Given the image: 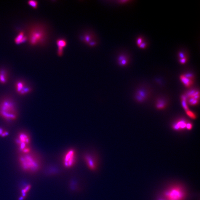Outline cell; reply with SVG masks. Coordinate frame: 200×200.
Masks as SVG:
<instances>
[{"instance_id":"f1b7e54d","label":"cell","mask_w":200,"mask_h":200,"mask_svg":"<svg viewBox=\"0 0 200 200\" xmlns=\"http://www.w3.org/2000/svg\"><path fill=\"white\" fill-rule=\"evenodd\" d=\"M146 44L145 42H142L138 47L141 49H144L146 47Z\"/></svg>"},{"instance_id":"8fae6325","label":"cell","mask_w":200,"mask_h":200,"mask_svg":"<svg viewBox=\"0 0 200 200\" xmlns=\"http://www.w3.org/2000/svg\"><path fill=\"white\" fill-rule=\"evenodd\" d=\"M188 122L186 120H179L173 124L172 127L174 130H184L186 129V125Z\"/></svg>"},{"instance_id":"83f0119b","label":"cell","mask_w":200,"mask_h":200,"mask_svg":"<svg viewBox=\"0 0 200 200\" xmlns=\"http://www.w3.org/2000/svg\"><path fill=\"white\" fill-rule=\"evenodd\" d=\"M142 38L141 37H139V38H137V41H136V43H137V44L138 46H139L142 44Z\"/></svg>"},{"instance_id":"7a4b0ae2","label":"cell","mask_w":200,"mask_h":200,"mask_svg":"<svg viewBox=\"0 0 200 200\" xmlns=\"http://www.w3.org/2000/svg\"><path fill=\"white\" fill-rule=\"evenodd\" d=\"M18 116L16 104L12 99L5 97L0 100V117L2 119L10 122L15 121Z\"/></svg>"},{"instance_id":"f546056e","label":"cell","mask_w":200,"mask_h":200,"mask_svg":"<svg viewBox=\"0 0 200 200\" xmlns=\"http://www.w3.org/2000/svg\"><path fill=\"white\" fill-rule=\"evenodd\" d=\"M119 2L120 3V4H124V3H125V2L127 3V2H128V1H119Z\"/></svg>"},{"instance_id":"484cf974","label":"cell","mask_w":200,"mask_h":200,"mask_svg":"<svg viewBox=\"0 0 200 200\" xmlns=\"http://www.w3.org/2000/svg\"><path fill=\"white\" fill-rule=\"evenodd\" d=\"M27 41H28L27 37V36H25L23 37V38L21 40V41H19V44H22V43L25 42Z\"/></svg>"},{"instance_id":"5bb4252c","label":"cell","mask_w":200,"mask_h":200,"mask_svg":"<svg viewBox=\"0 0 200 200\" xmlns=\"http://www.w3.org/2000/svg\"><path fill=\"white\" fill-rule=\"evenodd\" d=\"M118 64L120 66H125L128 63V59H127V56L124 55H120L118 58Z\"/></svg>"},{"instance_id":"8992f818","label":"cell","mask_w":200,"mask_h":200,"mask_svg":"<svg viewBox=\"0 0 200 200\" xmlns=\"http://www.w3.org/2000/svg\"><path fill=\"white\" fill-rule=\"evenodd\" d=\"M15 87L16 92L21 95H25L31 92L32 89L27 85L26 83L22 80H19L16 81Z\"/></svg>"},{"instance_id":"7c38bea8","label":"cell","mask_w":200,"mask_h":200,"mask_svg":"<svg viewBox=\"0 0 200 200\" xmlns=\"http://www.w3.org/2000/svg\"><path fill=\"white\" fill-rule=\"evenodd\" d=\"M184 95L186 96V98H193L200 100V92L198 90L194 89L190 90Z\"/></svg>"},{"instance_id":"5b68a950","label":"cell","mask_w":200,"mask_h":200,"mask_svg":"<svg viewBox=\"0 0 200 200\" xmlns=\"http://www.w3.org/2000/svg\"><path fill=\"white\" fill-rule=\"evenodd\" d=\"M76 152L75 150L71 148L66 151L63 159L64 166L66 168H71L75 164L76 161Z\"/></svg>"},{"instance_id":"2e32d148","label":"cell","mask_w":200,"mask_h":200,"mask_svg":"<svg viewBox=\"0 0 200 200\" xmlns=\"http://www.w3.org/2000/svg\"><path fill=\"white\" fill-rule=\"evenodd\" d=\"M147 95L143 90H139L136 95V98L139 101H142L146 98Z\"/></svg>"},{"instance_id":"52a82bcc","label":"cell","mask_w":200,"mask_h":200,"mask_svg":"<svg viewBox=\"0 0 200 200\" xmlns=\"http://www.w3.org/2000/svg\"><path fill=\"white\" fill-rule=\"evenodd\" d=\"M180 79L185 87L189 88L193 84L194 76L193 74L188 73L181 75Z\"/></svg>"},{"instance_id":"9a60e30c","label":"cell","mask_w":200,"mask_h":200,"mask_svg":"<svg viewBox=\"0 0 200 200\" xmlns=\"http://www.w3.org/2000/svg\"><path fill=\"white\" fill-rule=\"evenodd\" d=\"M56 44L57 46V48L64 49L67 45V41L64 38H59L56 40Z\"/></svg>"},{"instance_id":"277c9868","label":"cell","mask_w":200,"mask_h":200,"mask_svg":"<svg viewBox=\"0 0 200 200\" xmlns=\"http://www.w3.org/2000/svg\"><path fill=\"white\" fill-rule=\"evenodd\" d=\"M185 196V192L182 188L174 186L166 191L164 193L165 199L164 200H183Z\"/></svg>"},{"instance_id":"7402d4cb","label":"cell","mask_w":200,"mask_h":200,"mask_svg":"<svg viewBox=\"0 0 200 200\" xmlns=\"http://www.w3.org/2000/svg\"><path fill=\"white\" fill-rule=\"evenodd\" d=\"M28 4L33 7L34 9H36L38 7V1H28Z\"/></svg>"},{"instance_id":"4316f807","label":"cell","mask_w":200,"mask_h":200,"mask_svg":"<svg viewBox=\"0 0 200 200\" xmlns=\"http://www.w3.org/2000/svg\"><path fill=\"white\" fill-rule=\"evenodd\" d=\"M187 60V57H186L184 58L183 59H179V62H180V63L183 64L186 63Z\"/></svg>"},{"instance_id":"9c48e42d","label":"cell","mask_w":200,"mask_h":200,"mask_svg":"<svg viewBox=\"0 0 200 200\" xmlns=\"http://www.w3.org/2000/svg\"><path fill=\"white\" fill-rule=\"evenodd\" d=\"M84 161L89 168L92 170L96 169L97 164L95 159L92 155L90 154H87L84 157Z\"/></svg>"},{"instance_id":"4fadbf2b","label":"cell","mask_w":200,"mask_h":200,"mask_svg":"<svg viewBox=\"0 0 200 200\" xmlns=\"http://www.w3.org/2000/svg\"><path fill=\"white\" fill-rule=\"evenodd\" d=\"M8 73L5 70L1 69L0 70V83L4 84L8 81Z\"/></svg>"},{"instance_id":"30bf717a","label":"cell","mask_w":200,"mask_h":200,"mask_svg":"<svg viewBox=\"0 0 200 200\" xmlns=\"http://www.w3.org/2000/svg\"><path fill=\"white\" fill-rule=\"evenodd\" d=\"M81 41L87 45L92 41H97L96 40V35L93 33L88 32L85 33L81 36Z\"/></svg>"},{"instance_id":"ba28073f","label":"cell","mask_w":200,"mask_h":200,"mask_svg":"<svg viewBox=\"0 0 200 200\" xmlns=\"http://www.w3.org/2000/svg\"><path fill=\"white\" fill-rule=\"evenodd\" d=\"M20 143L29 146L31 142V138L29 134L25 131H21L18 133L17 137L15 139Z\"/></svg>"},{"instance_id":"e0dca14e","label":"cell","mask_w":200,"mask_h":200,"mask_svg":"<svg viewBox=\"0 0 200 200\" xmlns=\"http://www.w3.org/2000/svg\"><path fill=\"white\" fill-rule=\"evenodd\" d=\"M181 100L182 106L185 112L189 110V107H188V104L187 103L186 97L184 94L182 95L181 96Z\"/></svg>"},{"instance_id":"6da1fadb","label":"cell","mask_w":200,"mask_h":200,"mask_svg":"<svg viewBox=\"0 0 200 200\" xmlns=\"http://www.w3.org/2000/svg\"><path fill=\"white\" fill-rule=\"evenodd\" d=\"M18 161L22 169L26 172L36 173L41 169V161L39 157L36 154L32 152L26 154L20 153Z\"/></svg>"},{"instance_id":"3957f363","label":"cell","mask_w":200,"mask_h":200,"mask_svg":"<svg viewBox=\"0 0 200 200\" xmlns=\"http://www.w3.org/2000/svg\"><path fill=\"white\" fill-rule=\"evenodd\" d=\"M27 37L31 45H43L47 42L48 33L47 29L42 25H34L29 28Z\"/></svg>"},{"instance_id":"d6986e66","label":"cell","mask_w":200,"mask_h":200,"mask_svg":"<svg viewBox=\"0 0 200 200\" xmlns=\"http://www.w3.org/2000/svg\"><path fill=\"white\" fill-rule=\"evenodd\" d=\"M25 36V33L23 31H21L17 36L15 38L14 40L16 44H19V43L22 39Z\"/></svg>"},{"instance_id":"44dd1931","label":"cell","mask_w":200,"mask_h":200,"mask_svg":"<svg viewBox=\"0 0 200 200\" xmlns=\"http://www.w3.org/2000/svg\"><path fill=\"white\" fill-rule=\"evenodd\" d=\"M9 132L3 129L2 127H0V136L2 137H6L8 136Z\"/></svg>"},{"instance_id":"cb8c5ba5","label":"cell","mask_w":200,"mask_h":200,"mask_svg":"<svg viewBox=\"0 0 200 200\" xmlns=\"http://www.w3.org/2000/svg\"><path fill=\"white\" fill-rule=\"evenodd\" d=\"M193 128V124L192 123L188 122L187 124L186 129L188 130H192Z\"/></svg>"},{"instance_id":"ac0fdd59","label":"cell","mask_w":200,"mask_h":200,"mask_svg":"<svg viewBox=\"0 0 200 200\" xmlns=\"http://www.w3.org/2000/svg\"><path fill=\"white\" fill-rule=\"evenodd\" d=\"M156 106V108L158 109H164L166 107V103L164 101L162 100H159L157 102Z\"/></svg>"},{"instance_id":"603a6c76","label":"cell","mask_w":200,"mask_h":200,"mask_svg":"<svg viewBox=\"0 0 200 200\" xmlns=\"http://www.w3.org/2000/svg\"><path fill=\"white\" fill-rule=\"evenodd\" d=\"M64 53V49L57 48V54L59 57H61L63 55Z\"/></svg>"},{"instance_id":"d4e9b609","label":"cell","mask_w":200,"mask_h":200,"mask_svg":"<svg viewBox=\"0 0 200 200\" xmlns=\"http://www.w3.org/2000/svg\"><path fill=\"white\" fill-rule=\"evenodd\" d=\"M178 56L180 58V59L186 57V55H185V53L182 52H179L178 53Z\"/></svg>"},{"instance_id":"ffe728a7","label":"cell","mask_w":200,"mask_h":200,"mask_svg":"<svg viewBox=\"0 0 200 200\" xmlns=\"http://www.w3.org/2000/svg\"><path fill=\"white\" fill-rule=\"evenodd\" d=\"M186 115L192 119H195L197 118L196 114L195 113L193 112L192 111L190 110V109L189 110L186 111Z\"/></svg>"}]
</instances>
